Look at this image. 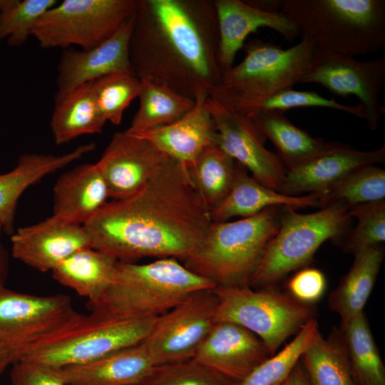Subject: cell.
<instances>
[{"label":"cell","instance_id":"43","mask_svg":"<svg viewBox=\"0 0 385 385\" xmlns=\"http://www.w3.org/2000/svg\"><path fill=\"white\" fill-rule=\"evenodd\" d=\"M251 6L266 12L281 11L283 0L246 1Z\"/></svg>","mask_w":385,"mask_h":385},{"label":"cell","instance_id":"36","mask_svg":"<svg viewBox=\"0 0 385 385\" xmlns=\"http://www.w3.org/2000/svg\"><path fill=\"white\" fill-rule=\"evenodd\" d=\"M98 111L114 125L121 122L124 111L138 97L142 81L133 71H121L105 75L91 82Z\"/></svg>","mask_w":385,"mask_h":385},{"label":"cell","instance_id":"4","mask_svg":"<svg viewBox=\"0 0 385 385\" xmlns=\"http://www.w3.org/2000/svg\"><path fill=\"white\" fill-rule=\"evenodd\" d=\"M281 11L325 52L355 57L385 48L384 0H283Z\"/></svg>","mask_w":385,"mask_h":385},{"label":"cell","instance_id":"29","mask_svg":"<svg viewBox=\"0 0 385 385\" xmlns=\"http://www.w3.org/2000/svg\"><path fill=\"white\" fill-rule=\"evenodd\" d=\"M118 262L104 252L86 247L61 262L51 272L58 283L91 301L111 282Z\"/></svg>","mask_w":385,"mask_h":385},{"label":"cell","instance_id":"18","mask_svg":"<svg viewBox=\"0 0 385 385\" xmlns=\"http://www.w3.org/2000/svg\"><path fill=\"white\" fill-rule=\"evenodd\" d=\"M270 356L263 342L248 329L235 323L217 322L193 358L241 381Z\"/></svg>","mask_w":385,"mask_h":385},{"label":"cell","instance_id":"16","mask_svg":"<svg viewBox=\"0 0 385 385\" xmlns=\"http://www.w3.org/2000/svg\"><path fill=\"white\" fill-rule=\"evenodd\" d=\"M14 257L42 272L52 271L77 250L91 247L83 225L54 215L12 234Z\"/></svg>","mask_w":385,"mask_h":385},{"label":"cell","instance_id":"30","mask_svg":"<svg viewBox=\"0 0 385 385\" xmlns=\"http://www.w3.org/2000/svg\"><path fill=\"white\" fill-rule=\"evenodd\" d=\"M139 108L127 132L138 135L172 124L185 115L195 101L185 97L167 84L152 78H142Z\"/></svg>","mask_w":385,"mask_h":385},{"label":"cell","instance_id":"13","mask_svg":"<svg viewBox=\"0 0 385 385\" xmlns=\"http://www.w3.org/2000/svg\"><path fill=\"white\" fill-rule=\"evenodd\" d=\"M319 83L341 97L355 96L366 111V123L374 130L384 107L379 94L385 83V56L359 61L353 56L332 53L317 47L309 71L299 83Z\"/></svg>","mask_w":385,"mask_h":385},{"label":"cell","instance_id":"44","mask_svg":"<svg viewBox=\"0 0 385 385\" xmlns=\"http://www.w3.org/2000/svg\"><path fill=\"white\" fill-rule=\"evenodd\" d=\"M287 385H310L299 361L289 375Z\"/></svg>","mask_w":385,"mask_h":385},{"label":"cell","instance_id":"21","mask_svg":"<svg viewBox=\"0 0 385 385\" xmlns=\"http://www.w3.org/2000/svg\"><path fill=\"white\" fill-rule=\"evenodd\" d=\"M207 96H198L192 108L178 121L135 135L190 167L206 149L217 145L215 123L206 106Z\"/></svg>","mask_w":385,"mask_h":385},{"label":"cell","instance_id":"37","mask_svg":"<svg viewBox=\"0 0 385 385\" xmlns=\"http://www.w3.org/2000/svg\"><path fill=\"white\" fill-rule=\"evenodd\" d=\"M230 378L195 358L173 361L154 367L142 385H239Z\"/></svg>","mask_w":385,"mask_h":385},{"label":"cell","instance_id":"42","mask_svg":"<svg viewBox=\"0 0 385 385\" xmlns=\"http://www.w3.org/2000/svg\"><path fill=\"white\" fill-rule=\"evenodd\" d=\"M11 385H66L56 369L19 360L10 373Z\"/></svg>","mask_w":385,"mask_h":385},{"label":"cell","instance_id":"48","mask_svg":"<svg viewBox=\"0 0 385 385\" xmlns=\"http://www.w3.org/2000/svg\"><path fill=\"white\" fill-rule=\"evenodd\" d=\"M287 379L278 385H287Z\"/></svg>","mask_w":385,"mask_h":385},{"label":"cell","instance_id":"35","mask_svg":"<svg viewBox=\"0 0 385 385\" xmlns=\"http://www.w3.org/2000/svg\"><path fill=\"white\" fill-rule=\"evenodd\" d=\"M320 334L317 321L312 317L295 337L280 351L268 358L248 374L239 385H278L286 380L303 352Z\"/></svg>","mask_w":385,"mask_h":385},{"label":"cell","instance_id":"12","mask_svg":"<svg viewBox=\"0 0 385 385\" xmlns=\"http://www.w3.org/2000/svg\"><path fill=\"white\" fill-rule=\"evenodd\" d=\"M76 312L66 294L17 292L0 287V344L17 356L58 330Z\"/></svg>","mask_w":385,"mask_h":385},{"label":"cell","instance_id":"40","mask_svg":"<svg viewBox=\"0 0 385 385\" xmlns=\"http://www.w3.org/2000/svg\"><path fill=\"white\" fill-rule=\"evenodd\" d=\"M303 107H319L338 110L366 119V111L359 103L346 106L333 98H326L314 91H299L292 88L282 90L258 103L247 106L237 113L249 115L260 110H276L285 112L288 109Z\"/></svg>","mask_w":385,"mask_h":385},{"label":"cell","instance_id":"31","mask_svg":"<svg viewBox=\"0 0 385 385\" xmlns=\"http://www.w3.org/2000/svg\"><path fill=\"white\" fill-rule=\"evenodd\" d=\"M341 332L357 385H385V367L364 312L342 327Z\"/></svg>","mask_w":385,"mask_h":385},{"label":"cell","instance_id":"28","mask_svg":"<svg viewBox=\"0 0 385 385\" xmlns=\"http://www.w3.org/2000/svg\"><path fill=\"white\" fill-rule=\"evenodd\" d=\"M105 123L96 103L91 82L55 98L50 127L57 145L83 135L101 133Z\"/></svg>","mask_w":385,"mask_h":385},{"label":"cell","instance_id":"45","mask_svg":"<svg viewBox=\"0 0 385 385\" xmlns=\"http://www.w3.org/2000/svg\"><path fill=\"white\" fill-rule=\"evenodd\" d=\"M17 361L16 354L0 344V377L10 364Z\"/></svg>","mask_w":385,"mask_h":385},{"label":"cell","instance_id":"6","mask_svg":"<svg viewBox=\"0 0 385 385\" xmlns=\"http://www.w3.org/2000/svg\"><path fill=\"white\" fill-rule=\"evenodd\" d=\"M242 48L243 60L222 73L209 95L235 112L299 83L312 68L317 46L303 34L289 48L257 38Z\"/></svg>","mask_w":385,"mask_h":385},{"label":"cell","instance_id":"41","mask_svg":"<svg viewBox=\"0 0 385 385\" xmlns=\"http://www.w3.org/2000/svg\"><path fill=\"white\" fill-rule=\"evenodd\" d=\"M324 274L315 268H305L297 272L288 282L289 294L304 304L318 301L326 289Z\"/></svg>","mask_w":385,"mask_h":385},{"label":"cell","instance_id":"46","mask_svg":"<svg viewBox=\"0 0 385 385\" xmlns=\"http://www.w3.org/2000/svg\"><path fill=\"white\" fill-rule=\"evenodd\" d=\"M2 231L3 228L0 222V236ZM7 257L0 240V287L4 286L5 279L7 275Z\"/></svg>","mask_w":385,"mask_h":385},{"label":"cell","instance_id":"11","mask_svg":"<svg viewBox=\"0 0 385 385\" xmlns=\"http://www.w3.org/2000/svg\"><path fill=\"white\" fill-rule=\"evenodd\" d=\"M217 304L213 289H201L158 317L143 341L155 364L193 357L215 323Z\"/></svg>","mask_w":385,"mask_h":385},{"label":"cell","instance_id":"32","mask_svg":"<svg viewBox=\"0 0 385 385\" xmlns=\"http://www.w3.org/2000/svg\"><path fill=\"white\" fill-rule=\"evenodd\" d=\"M237 168L238 163L217 145L206 149L188 168L193 185L210 212L229 194Z\"/></svg>","mask_w":385,"mask_h":385},{"label":"cell","instance_id":"26","mask_svg":"<svg viewBox=\"0 0 385 385\" xmlns=\"http://www.w3.org/2000/svg\"><path fill=\"white\" fill-rule=\"evenodd\" d=\"M275 146L286 170L296 168L326 151L332 142L314 138L292 123L284 112L260 110L246 115Z\"/></svg>","mask_w":385,"mask_h":385},{"label":"cell","instance_id":"49","mask_svg":"<svg viewBox=\"0 0 385 385\" xmlns=\"http://www.w3.org/2000/svg\"><path fill=\"white\" fill-rule=\"evenodd\" d=\"M128 385H142L141 384H128Z\"/></svg>","mask_w":385,"mask_h":385},{"label":"cell","instance_id":"27","mask_svg":"<svg viewBox=\"0 0 385 385\" xmlns=\"http://www.w3.org/2000/svg\"><path fill=\"white\" fill-rule=\"evenodd\" d=\"M384 257L382 245L354 255L349 272L329 296V306L341 319V328L364 312Z\"/></svg>","mask_w":385,"mask_h":385},{"label":"cell","instance_id":"9","mask_svg":"<svg viewBox=\"0 0 385 385\" xmlns=\"http://www.w3.org/2000/svg\"><path fill=\"white\" fill-rule=\"evenodd\" d=\"M349 209L331 205L307 214L283 206L279 227L269 243L249 287L272 285L307 265L326 240L339 236L350 222Z\"/></svg>","mask_w":385,"mask_h":385},{"label":"cell","instance_id":"15","mask_svg":"<svg viewBox=\"0 0 385 385\" xmlns=\"http://www.w3.org/2000/svg\"><path fill=\"white\" fill-rule=\"evenodd\" d=\"M170 158L149 140L125 130L113 135L96 163L109 197L118 200L138 190Z\"/></svg>","mask_w":385,"mask_h":385},{"label":"cell","instance_id":"22","mask_svg":"<svg viewBox=\"0 0 385 385\" xmlns=\"http://www.w3.org/2000/svg\"><path fill=\"white\" fill-rule=\"evenodd\" d=\"M109 197L96 163H83L63 173L53 187V215L84 225Z\"/></svg>","mask_w":385,"mask_h":385},{"label":"cell","instance_id":"5","mask_svg":"<svg viewBox=\"0 0 385 385\" xmlns=\"http://www.w3.org/2000/svg\"><path fill=\"white\" fill-rule=\"evenodd\" d=\"M282 207L236 221L212 222L202 244L183 265L217 286H249L279 227Z\"/></svg>","mask_w":385,"mask_h":385},{"label":"cell","instance_id":"17","mask_svg":"<svg viewBox=\"0 0 385 385\" xmlns=\"http://www.w3.org/2000/svg\"><path fill=\"white\" fill-rule=\"evenodd\" d=\"M133 16L109 38L93 48L63 50L57 66L55 98L105 75L121 71H133L129 58Z\"/></svg>","mask_w":385,"mask_h":385},{"label":"cell","instance_id":"1","mask_svg":"<svg viewBox=\"0 0 385 385\" xmlns=\"http://www.w3.org/2000/svg\"><path fill=\"white\" fill-rule=\"evenodd\" d=\"M211 224L188 168L170 158L138 190L107 202L83 227L91 247L134 262L147 257L185 261Z\"/></svg>","mask_w":385,"mask_h":385},{"label":"cell","instance_id":"24","mask_svg":"<svg viewBox=\"0 0 385 385\" xmlns=\"http://www.w3.org/2000/svg\"><path fill=\"white\" fill-rule=\"evenodd\" d=\"M96 148L93 143L83 144L61 155L24 153L16 165L0 175V222L3 232H14V219L18 200L30 186L45 176L83 158Z\"/></svg>","mask_w":385,"mask_h":385},{"label":"cell","instance_id":"47","mask_svg":"<svg viewBox=\"0 0 385 385\" xmlns=\"http://www.w3.org/2000/svg\"><path fill=\"white\" fill-rule=\"evenodd\" d=\"M14 0H0V11L9 6Z\"/></svg>","mask_w":385,"mask_h":385},{"label":"cell","instance_id":"25","mask_svg":"<svg viewBox=\"0 0 385 385\" xmlns=\"http://www.w3.org/2000/svg\"><path fill=\"white\" fill-rule=\"evenodd\" d=\"M275 205L288 206L295 210L318 207V197L317 193L304 196L280 193L250 176L248 170L238 163L234 185L224 200L210 211V218L212 222H223L237 216L247 217Z\"/></svg>","mask_w":385,"mask_h":385},{"label":"cell","instance_id":"7","mask_svg":"<svg viewBox=\"0 0 385 385\" xmlns=\"http://www.w3.org/2000/svg\"><path fill=\"white\" fill-rule=\"evenodd\" d=\"M157 317L125 318L98 312L88 315L76 312L58 330L27 347L19 360L53 369L88 363L142 342Z\"/></svg>","mask_w":385,"mask_h":385},{"label":"cell","instance_id":"14","mask_svg":"<svg viewBox=\"0 0 385 385\" xmlns=\"http://www.w3.org/2000/svg\"><path fill=\"white\" fill-rule=\"evenodd\" d=\"M206 106L215 123L218 146L256 180L279 192L286 170L277 155L265 147L267 138L254 121L211 96L206 98Z\"/></svg>","mask_w":385,"mask_h":385},{"label":"cell","instance_id":"20","mask_svg":"<svg viewBox=\"0 0 385 385\" xmlns=\"http://www.w3.org/2000/svg\"><path fill=\"white\" fill-rule=\"evenodd\" d=\"M214 4L218 24L219 61L223 73L233 66L247 37L259 28L272 29L289 42L300 32L282 11H263L241 0H216Z\"/></svg>","mask_w":385,"mask_h":385},{"label":"cell","instance_id":"19","mask_svg":"<svg viewBox=\"0 0 385 385\" xmlns=\"http://www.w3.org/2000/svg\"><path fill=\"white\" fill-rule=\"evenodd\" d=\"M384 161V145L371 151H363L332 142L330 147L322 154L286 170L279 192L289 196L319 192L361 167Z\"/></svg>","mask_w":385,"mask_h":385},{"label":"cell","instance_id":"33","mask_svg":"<svg viewBox=\"0 0 385 385\" xmlns=\"http://www.w3.org/2000/svg\"><path fill=\"white\" fill-rule=\"evenodd\" d=\"M301 364L310 385H357L341 337L319 334L303 352Z\"/></svg>","mask_w":385,"mask_h":385},{"label":"cell","instance_id":"3","mask_svg":"<svg viewBox=\"0 0 385 385\" xmlns=\"http://www.w3.org/2000/svg\"><path fill=\"white\" fill-rule=\"evenodd\" d=\"M216 286L175 258L140 265L118 261L111 282L96 299L88 301L87 308L119 317H159L191 293Z\"/></svg>","mask_w":385,"mask_h":385},{"label":"cell","instance_id":"38","mask_svg":"<svg viewBox=\"0 0 385 385\" xmlns=\"http://www.w3.org/2000/svg\"><path fill=\"white\" fill-rule=\"evenodd\" d=\"M356 224L342 250L354 255L385 241V200L364 203L349 209Z\"/></svg>","mask_w":385,"mask_h":385},{"label":"cell","instance_id":"23","mask_svg":"<svg viewBox=\"0 0 385 385\" xmlns=\"http://www.w3.org/2000/svg\"><path fill=\"white\" fill-rule=\"evenodd\" d=\"M156 366L143 342L88 363L56 369L66 385L140 384Z\"/></svg>","mask_w":385,"mask_h":385},{"label":"cell","instance_id":"34","mask_svg":"<svg viewBox=\"0 0 385 385\" xmlns=\"http://www.w3.org/2000/svg\"><path fill=\"white\" fill-rule=\"evenodd\" d=\"M317 194L319 209L335 205L349 209L385 200V170L375 165L361 167Z\"/></svg>","mask_w":385,"mask_h":385},{"label":"cell","instance_id":"8","mask_svg":"<svg viewBox=\"0 0 385 385\" xmlns=\"http://www.w3.org/2000/svg\"><path fill=\"white\" fill-rule=\"evenodd\" d=\"M215 322L239 324L257 336L271 356L302 326L313 317L312 304L299 302L274 284L252 289L249 286H216Z\"/></svg>","mask_w":385,"mask_h":385},{"label":"cell","instance_id":"10","mask_svg":"<svg viewBox=\"0 0 385 385\" xmlns=\"http://www.w3.org/2000/svg\"><path fill=\"white\" fill-rule=\"evenodd\" d=\"M135 0H64L48 9L31 36L43 48H93L135 14Z\"/></svg>","mask_w":385,"mask_h":385},{"label":"cell","instance_id":"2","mask_svg":"<svg viewBox=\"0 0 385 385\" xmlns=\"http://www.w3.org/2000/svg\"><path fill=\"white\" fill-rule=\"evenodd\" d=\"M129 58L135 74L194 100L221 81L214 1L135 0Z\"/></svg>","mask_w":385,"mask_h":385},{"label":"cell","instance_id":"39","mask_svg":"<svg viewBox=\"0 0 385 385\" xmlns=\"http://www.w3.org/2000/svg\"><path fill=\"white\" fill-rule=\"evenodd\" d=\"M58 3L56 0H14L0 11V40L12 46L23 44L41 16Z\"/></svg>","mask_w":385,"mask_h":385}]
</instances>
